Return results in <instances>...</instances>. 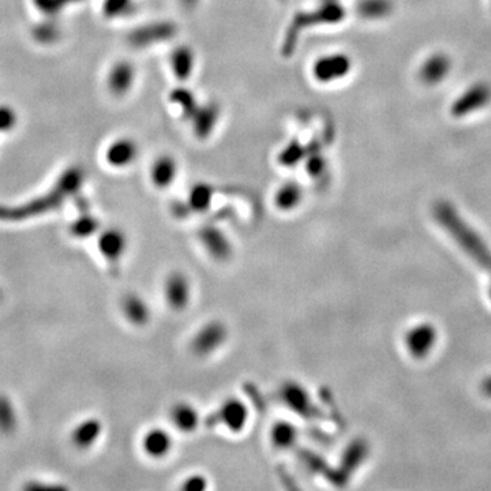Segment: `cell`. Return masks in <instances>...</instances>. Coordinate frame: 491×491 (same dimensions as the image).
<instances>
[{"label": "cell", "instance_id": "1", "mask_svg": "<svg viewBox=\"0 0 491 491\" xmlns=\"http://www.w3.org/2000/svg\"><path fill=\"white\" fill-rule=\"evenodd\" d=\"M229 340V327L222 320H209L195 329L190 349L198 358H209L225 347Z\"/></svg>", "mask_w": 491, "mask_h": 491}, {"label": "cell", "instance_id": "2", "mask_svg": "<svg viewBox=\"0 0 491 491\" xmlns=\"http://www.w3.org/2000/svg\"><path fill=\"white\" fill-rule=\"evenodd\" d=\"M162 293L165 306L171 311L183 313L193 303L194 283L187 272L176 269L164 277Z\"/></svg>", "mask_w": 491, "mask_h": 491}, {"label": "cell", "instance_id": "3", "mask_svg": "<svg viewBox=\"0 0 491 491\" xmlns=\"http://www.w3.org/2000/svg\"><path fill=\"white\" fill-rule=\"evenodd\" d=\"M217 425L232 435L243 434L251 422V408L242 397L228 396L216 409Z\"/></svg>", "mask_w": 491, "mask_h": 491}, {"label": "cell", "instance_id": "4", "mask_svg": "<svg viewBox=\"0 0 491 491\" xmlns=\"http://www.w3.org/2000/svg\"><path fill=\"white\" fill-rule=\"evenodd\" d=\"M176 440L174 430L169 426L153 425L145 430L141 435L140 448L143 456L152 461H164L175 450Z\"/></svg>", "mask_w": 491, "mask_h": 491}, {"label": "cell", "instance_id": "5", "mask_svg": "<svg viewBox=\"0 0 491 491\" xmlns=\"http://www.w3.org/2000/svg\"><path fill=\"white\" fill-rule=\"evenodd\" d=\"M352 70V59L347 54L333 52L317 58L311 64V77L318 83L341 81Z\"/></svg>", "mask_w": 491, "mask_h": 491}, {"label": "cell", "instance_id": "6", "mask_svg": "<svg viewBox=\"0 0 491 491\" xmlns=\"http://www.w3.org/2000/svg\"><path fill=\"white\" fill-rule=\"evenodd\" d=\"M169 428L178 434L193 435L202 425V413L197 404L188 400L175 401L168 411Z\"/></svg>", "mask_w": 491, "mask_h": 491}, {"label": "cell", "instance_id": "7", "mask_svg": "<svg viewBox=\"0 0 491 491\" xmlns=\"http://www.w3.org/2000/svg\"><path fill=\"white\" fill-rule=\"evenodd\" d=\"M491 102V87L485 82H478L468 86L451 104V115L456 118H464L472 115Z\"/></svg>", "mask_w": 491, "mask_h": 491}, {"label": "cell", "instance_id": "8", "mask_svg": "<svg viewBox=\"0 0 491 491\" xmlns=\"http://www.w3.org/2000/svg\"><path fill=\"white\" fill-rule=\"evenodd\" d=\"M281 404L296 416H310L314 409L311 392L299 381H286L279 389Z\"/></svg>", "mask_w": 491, "mask_h": 491}, {"label": "cell", "instance_id": "9", "mask_svg": "<svg viewBox=\"0 0 491 491\" xmlns=\"http://www.w3.org/2000/svg\"><path fill=\"white\" fill-rule=\"evenodd\" d=\"M122 313L126 321L135 327H147L153 320V308L149 301L137 292L127 293L123 298Z\"/></svg>", "mask_w": 491, "mask_h": 491}, {"label": "cell", "instance_id": "10", "mask_svg": "<svg viewBox=\"0 0 491 491\" xmlns=\"http://www.w3.org/2000/svg\"><path fill=\"white\" fill-rule=\"evenodd\" d=\"M135 78L137 71L133 63L128 61H115L107 75V87L114 96L122 97L133 89Z\"/></svg>", "mask_w": 491, "mask_h": 491}, {"label": "cell", "instance_id": "11", "mask_svg": "<svg viewBox=\"0 0 491 491\" xmlns=\"http://www.w3.org/2000/svg\"><path fill=\"white\" fill-rule=\"evenodd\" d=\"M179 176V164L171 154H162L154 159L149 168V181L157 190H168Z\"/></svg>", "mask_w": 491, "mask_h": 491}, {"label": "cell", "instance_id": "12", "mask_svg": "<svg viewBox=\"0 0 491 491\" xmlns=\"http://www.w3.org/2000/svg\"><path fill=\"white\" fill-rule=\"evenodd\" d=\"M301 438V430L291 419H279L270 425L267 440L276 450L293 449Z\"/></svg>", "mask_w": 491, "mask_h": 491}, {"label": "cell", "instance_id": "13", "mask_svg": "<svg viewBox=\"0 0 491 491\" xmlns=\"http://www.w3.org/2000/svg\"><path fill=\"white\" fill-rule=\"evenodd\" d=\"M140 146L131 138L122 137L115 140L105 150V160L114 168H127L137 162Z\"/></svg>", "mask_w": 491, "mask_h": 491}, {"label": "cell", "instance_id": "14", "mask_svg": "<svg viewBox=\"0 0 491 491\" xmlns=\"http://www.w3.org/2000/svg\"><path fill=\"white\" fill-rule=\"evenodd\" d=\"M450 71H451V61L449 56L442 52H438V54H432L422 63L419 68V78L423 83L434 86L445 81Z\"/></svg>", "mask_w": 491, "mask_h": 491}, {"label": "cell", "instance_id": "15", "mask_svg": "<svg viewBox=\"0 0 491 491\" xmlns=\"http://www.w3.org/2000/svg\"><path fill=\"white\" fill-rule=\"evenodd\" d=\"M128 246L130 241L121 228H109L104 231L99 239V247L102 255L112 262L122 260L127 254Z\"/></svg>", "mask_w": 491, "mask_h": 491}, {"label": "cell", "instance_id": "16", "mask_svg": "<svg viewBox=\"0 0 491 491\" xmlns=\"http://www.w3.org/2000/svg\"><path fill=\"white\" fill-rule=\"evenodd\" d=\"M305 201V190L302 184L286 181L274 191L273 205L281 213H292Z\"/></svg>", "mask_w": 491, "mask_h": 491}, {"label": "cell", "instance_id": "17", "mask_svg": "<svg viewBox=\"0 0 491 491\" xmlns=\"http://www.w3.org/2000/svg\"><path fill=\"white\" fill-rule=\"evenodd\" d=\"M201 243L206 253L217 261L228 260L232 253V243L220 228H205L201 234Z\"/></svg>", "mask_w": 491, "mask_h": 491}, {"label": "cell", "instance_id": "18", "mask_svg": "<svg viewBox=\"0 0 491 491\" xmlns=\"http://www.w3.org/2000/svg\"><path fill=\"white\" fill-rule=\"evenodd\" d=\"M219 118H220V109L216 104L210 102L206 105H200L197 111L193 114V116L190 118L193 122L194 134L201 140L207 138L213 133L216 124L219 122Z\"/></svg>", "mask_w": 491, "mask_h": 491}, {"label": "cell", "instance_id": "19", "mask_svg": "<svg viewBox=\"0 0 491 491\" xmlns=\"http://www.w3.org/2000/svg\"><path fill=\"white\" fill-rule=\"evenodd\" d=\"M169 64L179 81H187L195 68V54L188 45H179L171 52Z\"/></svg>", "mask_w": 491, "mask_h": 491}, {"label": "cell", "instance_id": "20", "mask_svg": "<svg viewBox=\"0 0 491 491\" xmlns=\"http://www.w3.org/2000/svg\"><path fill=\"white\" fill-rule=\"evenodd\" d=\"M214 200V190L209 183H195L188 191L187 205L195 213H205Z\"/></svg>", "mask_w": 491, "mask_h": 491}, {"label": "cell", "instance_id": "21", "mask_svg": "<svg viewBox=\"0 0 491 491\" xmlns=\"http://www.w3.org/2000/svg\"><path fill=\"white\" fill-rule=\"evenodd\" d=\"M358 14L366 20L387 18L393 11L392 0H359L356 6Z\"/></svg>", "mask_w": 491, "mask_h": 491}, {"label": "cell", "instance_id": "22", "mask_svg": "<svg viewBox=\"0 0 491 491\" xmlns=\"http://www.w3.org/2000/svg\"><path fill=\"white\" fill-rule=\"evenodd\" d=\"M33 39L42 45L54 44L61 39V29L59 23L54 18L48 17V20L37 23L32 30Z\"/></svg>", "mask_w": 491, "mask_h": 491}, {"label": "cell", "instance_id": "23", "mask_svg": "<svg viewBox=\"0 0 491 491\" xmlns=\"http://www.w3.org/2000/svg\"><path fill=\"white\" fill-rule=\"evenodd\" d=\"M171 102L179 105L187 118H191L193 114L200 107L198 102H195L194 95L187 89H175L171 95Z\"/></svg>", "mask_w": 491, "mask_h": 491}, {"label": "cell", "instance_id": "24", "mask_svg": "<svg viewBox=\"0 0 491 491\" xmlns=\"http://www.w3.org/2000/svg\"><path fill=\"white\" fill-rule=\"evenodd\" d=\"M80 1L82 0H33L36 8L40 11L41 14L51 18H55L56 16H59L66 7Z\"/></svg>", "mask_w": 491, "mask_h": 491}, {"label": "cell", "instance_id": "25", "mask_svg": "<svg viewBox=\"0 0 491 491\" xmlns=\"http://www.w3.org/2000/svg\"><path fill=\"white\" fill-rule=\"evenodd\" d=\"M134 0H104L102 1V14L107 18H119L131 13Z\"/></svg>", "mask_w": 491, "mask_h": 491}, {"label": "cell", "instance_id": "26", "mask_svg": "<svg viewBox=\"0 0 491 491\" xmlns=\"http://www.w3.org/2000/svg\"><path fill=\"white\" fill-rule=\"evenodd\" d=\"M210 487V479L202 472H193L184 476L181 489L183 491H205Z\"/></svg>", "mask_w": 491, "mask_h": 491}, {"label": "cell", "instance_id": "27", "mask_svg": "<svg viewBox=\"0 0 491 491\" xmlns=\"http://www.w3.org/2000/svg\"><path fill=\"white\" fill-rule=\"evenodd\" d=\"M100 431H102V425L99 422H95V420L86 422L85 425H82L81 429L78 431L80 444L82 445L93 444L100 435Z\"/></svg>", "mask_w": 491, "mask_h": 491}, {"label": "cell", "instance_id": "28", "mask_svg": "<svg viewBox=\"0 0 491 491\" xmlns=\"http://www.w3.org/2000/svg\"><path fill=\"white\" fill-rule=\"evenodd\" d=\"M303 150L298 143H291L280 154V163L283 166H295L302 160Z\"/></svg>", "mask_w": 491, "mask_h": 491}, {"label": "cell", "instance_id": "29", "mask_svg": "<svg viewBox=\"0 0 491 491\" xmlns=\"http://www.w3.org/2000/svg\"><path fill=\"white\" fill-rule=\"evenodd\" d=\"M17 112L8 105H0V133L13 130L17 124Z\"/></svg>", "mask_w": 491, "mask_h": 491}, {"label": "cell", "instance_id": "30", "mask_svg": "<svg viewBox=\"0 0 491 491\" xmlns=\"http://www.w3.org/2000/svg\"><path fill=\"white\" fill-rule=\"evenodd\" d=\"M307 166H308L310 175L317 178V176H321V174H322V171L325 168V163H324V160L320 156H317V157H314V159H311L308 162Z\"/></svg>", "mask_w": 491, "mask_h": 491}]
</instances>
